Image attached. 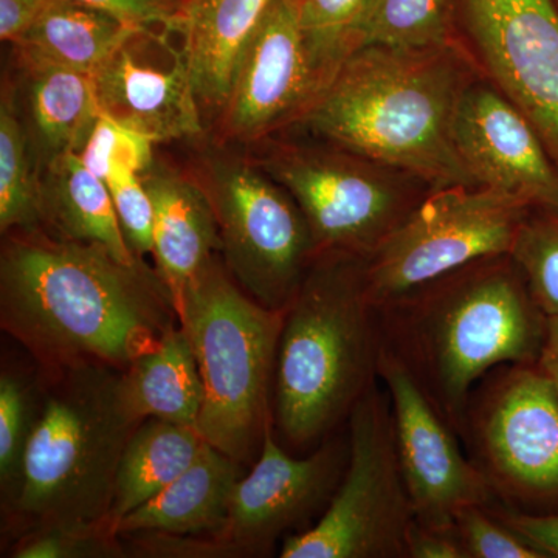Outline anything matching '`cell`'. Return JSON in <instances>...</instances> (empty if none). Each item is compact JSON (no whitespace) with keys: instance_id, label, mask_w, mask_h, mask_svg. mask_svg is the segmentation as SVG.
I'll return each instance as SVG.
<instances>
[{"instance_id":"obj_22","label":"cell","mask_w":558,"mask_h":558,"mask_svg":"<svg viewBox=\"0 0 558 558\" xmlns=\"http://www.w3.org/2000/svg\"><path fill=\"white\" fill-rule=\"evenodd\" d=\"M43 229L62 240L90 242L108 248L126 264L138 258L124 236L105 180L65 154L40 171Z\"/></svg>"},{"instance_id":"obj_33","label":"cell","mask_w":558,"mask_h":558,"mask_svg":"<svg viewBox=\"0 0 558 558\" xmlns=\"http://www.w3.org/2000/svg\"><path fill=\"white\" fill-rule=\"evenodd\" d=\"M468 558H546L508 526L490 506H469L454 521Z\"/></svg>"},{"instance_id":"obj_13","label":"cell","mask_w":558,"mask_h":558,"mask_svg":"<svg viewBox=\"0 0 558 558\" xmlns=\"http://www.w3.org/2000/svg\"><path fill=\"white\" fill-rule=\"evenodd\" d=\"M326 87L292 10L274 0L238 61L213 145L248 149L292 130Z\"/></svg>"},{"instance_id":"obj_10","label":"cell","mask_w":558,"mask_h":558,"mask_svg":"<svg viewBox=\"0 0 558 558\" xmlns=\"http://www.w3.org/2000/svg\"><path fill=\"white\" fill-rule=\"evenodd\" d=\"M534 211L526 202L483 186L433 189L365 259L377 310L476 260L510 255Z\"/></svg>"},{"instance_id":"obj_2","label":"cell","mask_w":558,"mask_h":558,"mask_svg":"<svg viewBox=\"0 0 558 558\" xmlns=\"http://www.w3.org/2000/svg\"><path fill=\"white\" fill-rule=\"evenodd\" d=\"M478 75L462 44L363 47L293 128L413 175L432 190L476 186L454 149L453 121L462 92Z\"/></svg>"},{"instance_id":"obj_12","label":"cell","mask_w":558,"mask_h":558,"mask_svg":"<svg viewBox=\"0 0 558 558\" xmlns=\"http://www.w3.org/2000/svg\"><path fill=\"white\" fill-rule=\"evenodd\" d=\"M462 46L558 167V0H454Z\"/></svg>"},{"instance_id":"obj_23","label":"cell","mask_w":558,"mask_h":558,"mask_svg":"<svg viewBox=\"0 0 558 558\" xmlns=\"http://www.w3.org/2000/svg\"><path fill=\"white\" fill-rule=\"evenodd\" d=\"M120 396L135 421L157 417L196 427L204 405V384L180 323L165 332L156 348L120 371Z\"/></svg>"},{"instance_id":"obj_18","label":"cell","mask_w":558,"mask_h":558,"mask_svg":"<svg viewBox=\"0 0 558 558\" xmlns=\"http://www.w3.org/2000/svg\"><path fill=\"white\" fill-rule=\"evenodd\" d=\"M142 180L154 208V269L179 314L190 282L220 255L218 220L197 175L154 160Z\"/></svg>"},{"instance_id":"obj_31","label":"cell","mask_w":558,"mask_h":558,"mask_svg":"<svg viewBox=\"0 0 558 558\" xmlns=\"http://www.w3.org/2000/svg\"><path fill=\"white\" fill-rule=\"evenodd\" d=\"M510 256L543 314L558 315V211L534 209L521 226Z\"/></svg>"},{"instance_id":"obj_9","label":"cell","mask_w":558,"mask_h":558,"mask_svg":"<svg viewBox=\"0 0 558 558\" xmlns=\"http://www.w3.org/2000/svg\"><path fill=\"white\" fill-rule=\"evenodd\" d=\"M215 149L197 179L218 220L220 258L252 299L286 310L317 255L306 218L250 154Z\"/></svg>"},{"instance_id":"obj_16","label":"cell","mask_w":558,"mask_h":558,"mask_svg":"<svg viewBox=\"0 0 558 558\" xmlns=\"http://www.w3.org/2000/svg\"><path fill=\"white\" fill-rule=\"evenodd\" d=\"M347 461L348 449L337 440H326L310 457H290L270 424L252 470L234 486L222 538L247 550L250 558L270 556L279 537L293 529L301 532L329 505Z\"/></svg>"},{"instance_id":"obj_40","label":"cell","mask_w":558,"mask_h":558,"mask_svg":"<svg viewBox=\"0 0 558 558\" xmlns=\"http://www.w3.org/2000/svg\"><path fill=\"white\" fill-rule=\"evenodd\" d=\"M538 363L542 366H556L558 368V315L548 317L545 348H543V354Z\"/></svg>"},{"instance_id":"obj_3","label":"cell","mask_w":558,"mask_h":558,"mask_svg":"<svg viewBox=\"0 0 558 558\" xmlns=\"http://www.w3.org/2000/svg\"><path fill=\"white\" fill-rule=\"evenodd\" d=\"M385 347L462 435L473 389L505 365L538 363L548 317L510 255L476 260L380 307Z\"/></svg>"},{"instance_id":"obj_20","label":"cell","mask_w":558,"mask_h":558,"mask_svg":"<svg viewBox=\"0 0 558 558\" xmlns=\"http://www.w3.org/2000/svg\"><path fill=\"white\" fill-rule=\"evenodd\" d=\"M241 465L205 440L196 461L157 497L121 519L117 532L222 537Z\"/></svg>"},{"instance_id":"obj_7","label":"cell","mask_w":558,"mask_h":558,"mask_svg":"<svg viewBox=\"0 0 558 558\" xmlns=\"http://www.w3.org/2000/svg\"><path fill=\"white\" fill-rule=\"evenodd\" d=\"M248 150L296 202L317 253L368 258L432 190L413 175L314 137L275 135Z\"/></svg>"},{"instance_id":"obj_29","label":"cell","mask_w":558,"mask_h":558,"mask_svg":"<svg viewBox=\"0 0 558 558\" xmlns=\"http://www.w3.org/2000/svg\"><path fill=\"white\" fill-rule=\"evenodd\" d=\"M40 380L28 384L20 374H0V490L2 508L14 497L25 451L38 416Z\"/></svg>"},{"instance_id":"obj_39","label":"cell","mask_w":558,"mask_h":558,"mask_svg":"<svg viewBox=\"0 0 558 558\" xmlns=\"http://www.w3.org/2000/svg\"><path fill=\"white\" fill-rule=\"evenodd\" d=\"M49 0H0V39L11 46L31 31Z\"/></svg>"},{"instance_id":"obj_35","label":"cell","mask_w":558,"mask_h":558,"mask_svg":"<svg viewBox=\"0 0 558 558\" xmlns=\"http://www.w3.org/2000/svg\"><path fill=\"white\" fill-rule=\"evenodd\" d=\"M130 557L143 558H250L247 550L222 537L135 532L121 535Z\"/></svg>"},{"instance_id":"obj_11","label":"cell","mask_w":558,"mask_h":558,"mask_svg":"<svg viewBox=\"0 0 558 558\" xmlns=\"http://www.w3.org/2000/svg\"><path fill=\"white\" fill-rule=\"evenodd\" d=\"M473 391L462 436L495 497L513 510L558 513V391L539 363L505 365Z\"/></svg>"},{"instance_id":"obj_15","label":"cell","mask_w":558,"mask_h":558,"mask_svg":"<svg viewBox=\"0 0 558 558\" xmlns=\"http://www.w3.org/2000/svg\"><path fill=\"white\" fill-rule=\"evenodd\" d=\"M178 33L140 27L92 72L100 112L154 143L204 134V110Z\"/></svg>"},{"instance_id":"obj_21","label":"cell","mask_w":558,"mask_h":558,"mask_svg":"<svg viewBox=\"0 0 558 558\" xmlns=\"http://www.w3.org/2000/svg\"><path fill=\"white\" fill-rule=\"evenodd\" d=\"M274 0H185L178 32L204 113L218 116L242 51Z\"/></svg>"},{"instance_id":"obj_25","label":"cell","mask_w":558,"mask_h":558,"mask_svg":"<svg viewBox=\"0 0 558 558\" xmlns=\"http://www.w3.org/2000/svg\"><path fill=\"white\" fill-rule=\"evenodd\" d=\"M135 28L140 27L73 0H49L13 49L20 57L92 75Z\"/></svg>"},{"instance_id":"obj_37","label":"cell","mask_w":558,"mask_h":558,"mask_svg":"<svg viewBox=\"0 0 558 558\" xmlns=\"http://www.w3.org/2000/svg\"><path fill=\"white\" fill-rule=\"evenodd\" d=\"M490 509L546 558H558V513H527L501 505Z\"/></svg>"},{"instance_id":"obj_30","label":"cell","mask_w":558,"mask_h":558,"mask_svg":"<svg viewBox=\"0 0 558 558\" xmlns=\"http://www.w3.org/2000/svg\"><path fill=\"white\" fill-rule=\"evenodd\" d=\"M9 553L11 558L130 557L110 519L31 529L14 537Z\"/></svg>"},{"instance_id":"obj_41","label":"cell","mask_w":558,"mask_h":558,"mask_svg":"<svg viewBox=\"0 0 558 558\" xmlns=\"http://www.w3.org/2000/svg\"><path fill=\"white\" fill-rule=\"evenodd\" d=\"M542 366V365H539ZM542 368H545L548 371L549 376L553 377L554 384H556L557 391H558V368L556 366H542Z\"/></svg>"},{"instance_id":"obj_14","label":"cell","mask_w":558,"mask_h":558,"mask_svg":"<svg viewBox=\"0 0 558 558\" xmlns=\"http://www.w3.org/2000/svg\"><path fill=\"white\" fill-rule=\"evenodd\" d=\"M379 379L391 399L400 470L416 523L453 531L459 510L498 502L478 465L462 453L458 433L387 347Z\"/></svg>"},{"instance_id":"obj_28","label":"cell","mask_w":558,"mask_h":558,"mask_svg":"<svg viewBox=\"0 0 558 558\" xmlns=\"http://www.w3.org/2000/svg\"><path fill=\"white\" fill-rule=\"evenodd\" d=\"M328 86L355 51V31L368 0H286Z\"/></svg>"},{"instance_id":"obj_4","label":"cell","mask_w":558,"mask_h":558,"mask_svg":"<svg viewBox=\"0 0 558 558\" xmlns=\"http://www.w3.org/2000/svg\"><path fill=\"white\" fill-rule=\"evenodd\" d=\"M385 341L365 259L317 253L286 307L274 425L296 449L328 438L377 380Z\"/></svg>"},{"instance_id":"obj_19","label":"cell","mask_w":558,"mask_h":558,"mask_svg":"<svg viewBox=\"0 0 558 558\" xmlns=\"http://www.w3.org/2000/svg\"><path fill=\"white\" fill-rule=\"evenodd\" d=\"M16 57L17 84H9L14 105L28 132L40 171L76 154L100 117L89 73L50 62Z\"/></svg>"},{"instance_id":"obj_8","label":"cell","mask_w":558,"mask_h":558,"mask_svg":"<svg viewBox=\"0 0 558 558\" xmlns=\"http://www.w3.org/2000/svg\"><path fill=\"white\" fill-rule=\"evenodd\" d=\"M379 380L349 414L340 486L314 526L286 537L279 557L407 558L416 519L400 470L391 399Z\"/></svg>"},{"instance_id":"obj_26","label":"cell","mask_w":558,"mask_h":558,"mask_svg":"<svg viewBox=\"0 0 558 558\" xmlns=\"http://www.w3.org/2000/svg\"><path fill=\"white\" fill-rule=\"evenodd\" d=\"M454 0H368L355 31L363 47L436 49L458 46Z\"/></svg>"},{"instance_id":"obj_36","label":"cell","mask_w":558,"mask_h":558,"mask_svg":"<svg viewBox=\"0 0 558 558\" xmlns=\"http://www.w3.org/2000/svg\"><path fill=\"white\" fill-rule=\"evenodd\" d=\"M106 11L135 27L165 28L178 33L185 0H73Z\"/></svg>"},{"instance_id":"obj_17","label":"cell","mask_w":558,"mask_h":558,"mask_svg":"<svg viewBox=\"0 0 558 558\" xmlns=\"http://www.w3.org/2000/svg\"><path fill=\"white\" fill-rule=\"evenodd\" d=\"M453 143L476 186L558 211L556 161L526 117L481 73L459 98Z\"/></svg>"},{"instance_id":"obj_1","label":"cell","mask_w":558,"mask_h":558,"mask_svg":"<svg viewBox=\"0 0 558 558\" xmlns=\"http://www.w3.org/2000/svg\"><path fill=\"white\" fill-rule=\"evenodd\" d=\"M178 312L145 260L44 229L3 234L0 326L40 373L101 365L123 371L160 343Z\"/></svg>"},{"instance_id":"obj_27","label":"cell","mask_w":558,"mask_h":558,"mask_svg":"<svg viewBox=\"0 0 558 558\" xmlns=\"http://www.w3.org/2000/svg\"><path fill=\"white\" fill-rule=\"evenodd\" d=\"M43 229L40 168L10 86L0 105V231Z\"/></svg>"},{"instance_id":"obj_38","label":"cell","mask_w":558,"mask_h":558,"mask_svg":"<svg viewBox=\"0 0 558 558\" xmlns=\"http://www.w3.org/2000/svg\"><path fill=\"white\" fill-rule=\"evenodd\" d=\"M407 558H468L457 529L442 531L414 523L407 542Z\"/></svg>"},{"instance_id":"obj_34","label":"cell","mask_w":558,"mask_h":558,"mask_svg":"<svg viewBox=\"0 0 558 558\" xmlns=\"http://www.w3.org/2000/svg\"><path fill=\"white\" fill-rule=\"evenodd\" d=\"M105 182L132 252L142 259L153 256L154 208L142 175L128 171L112 172Z\"/></svg>"},{"instance_id":"obj_6","label":"cell","mask_w":558,"mask_h":558,"mask_svg":"<svg viewBox=\"0 0 558 558\" xmlns=\"http://www.w3.org/2000/svg\"><path fill=\"white\" fill-rule=\"evenodd\" d=\"M286 310L244 292L220 255L190 282L178 317L204 384L197 432L245 465L274 424L275 374Z\"/></svg>"},{"instance_id":"obj_24","label":"cell","mask_w":558,"mask_h":558,"mask_svg":"<svg viewBox=\"0 0 558 558\" xmlns=\"http://www.w3.org/2000/svg\"><path fill=\"white\" fill-rule=\"evenodd\" d=\"M205 440L196 427L150 417L132 433L113 488L109 519L117 524L157 497L199 457Z\"/></svg>"},{"instance_id":"obj_5","label":"cell","mask_w":558,"mask_h":558,"mask_svg":"<svg viewBox=\"0 0 558 558\" xmlns=\"http://www.w3.org/2000/svg\"><path fill=\"white\" fill-rule=\"evenodd\" d=\"M38 416L3 519L11 534L109 519L124 447L142 422L120 396V371L101 365L40 373Z\"/></svg>"},{"instance_id":"obj_32","label":"cell","mask_w":558,"mask_h":558,"mask_svg":"<svg viewBox=\"0 0 558 558\" xmlns=\"http://www.w3.org/2000/svg\"><path fill=\"white\" fill-rule=\"evenodd\" d=\"M154 148L153 140L100 113L76 156L87 170L106 180L112 172L120 171L145 174L156 160Z\"/></svg>"}]
</instances>
